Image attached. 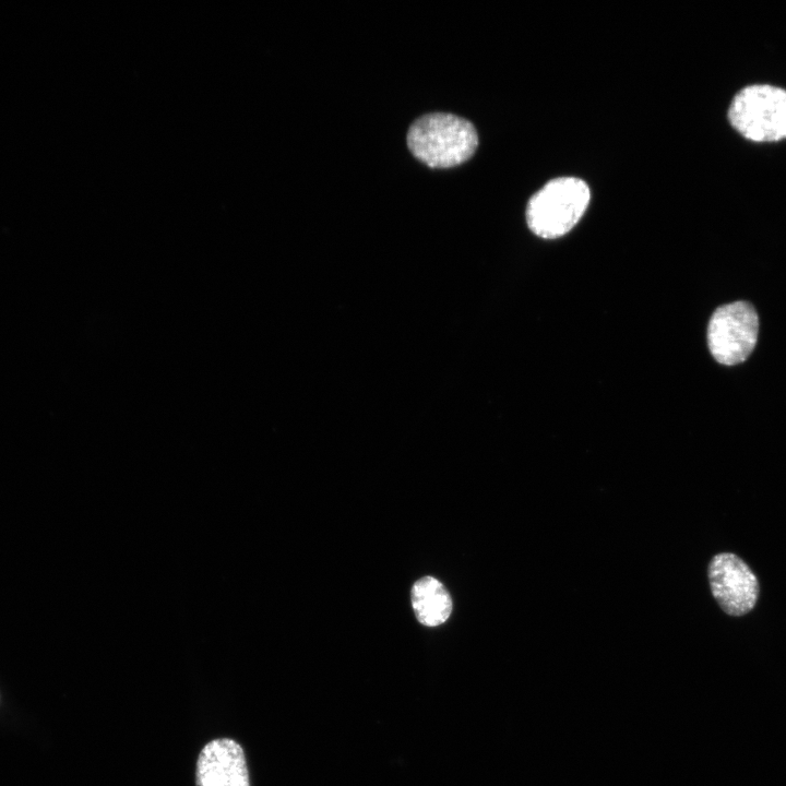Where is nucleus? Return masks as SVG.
Masks as SVG:
<instances>
[{
    "label": "nucleus",
    "instance_id": "5",
    "mask_svg": "<svg viewBox=\"0 0 786 786\" xmlns=\"http://www.w3.org/2000/svg\"><path fill=\"white\" fill-rule=\"evenodd\" d=\"M707 579L714 599L726 615L742 617L757 606L760 582L738 555L724 551L713 556L707 567Z\"/></svg>",
    "mask_w": 786,
    "mask_h": 786
},
{
    "label": "nucleus",
    "instance_id": "6",
    "mask_svg": "<svg viewBox=\"0 0 786 786\" xmlns=\"http://www.w3.org/2000/svg\"><path fill=\"white\" fill-rule=\"evenodd\" d=\"M196 786H250L241 746L229 738L206 743L196 761Z\"/></svg>",
    "mask_w": 786,
    "mask_h": 786
},
{
    "label": "nucleus",
    "instance_id": "7",
    "mask_svg": "<svg viewBox=\"0 0 786 786\" xmlns=\"http://www.w3.org/2000/svg\"><path fill=\"white\" fill-rule=\"evenodd\" d=\"M410 597L415 616L424 626H440L452 612V599L448 590L432 576L417 580L412 587Z\"/></svg>",
    "mask_w": 786,
    "mask_h": 786
},
{
    "label": "nucleus",
    "instance_id": "1",
    "mask_svg": "<svg viewBox=\"0 0 786 786\" xmlns=\"http://www.w3.org/2000/svg\"><path fill=\"white\" fill-rule=\"evenodd\" d=\"M412 154L432 168L457 166L475 153L476 129L468 120L452 114L432 112L417 119L407 133Z\"/></svg>",
    "mask_w": 786,
    "mask_h": 786
},
{
    "label": "nucleus",
    "instance_id": "3",
    "mask_svg": "<svg viewBox=\"0 0 786 786\" xmlns=\"http://www.w3.org/2000/svg\"><path fill=\"white\" fill-rule=\"evenodd\" d=\"M590 199L588 186L583 180L575 177L552 179L529 199L527 225L541 238L561 237L580 221Z\"/></svg>",
    "mask_w": 786,
    "mask_h": 786
},
{
    "label": "nucleus",
    "instance_id": "2",
    "mask_svg": "<svg viewBox=\"0 0 786 786\" xmlns=\"http://www.w3.org/2000/svg\"><path fill=\"white\" fill-rule=\"evenodd\" d=\"M727 119L750 141L786 139V88L771 83L743 85L729 103Z\"/></svg>",
    "mask_w": 786,
    "mask_h": 786
},
{
    "label": "nucleus",
    "instance_id": "4",
    "mask_svg": "<svg viewBox=\"0 0 786 786\" xmlns=\"http://www.w3.org/2000/svg\"><path fill=\"white\" fill-rule=\"evenodd\" d=\"M759 314L747 300H736L717 307L707 324V346L720 365L736 366L753 353L759 337Z\"/></svg>",
    "mask_w": 786,
    "mask_h": 786
}]
</instances>
